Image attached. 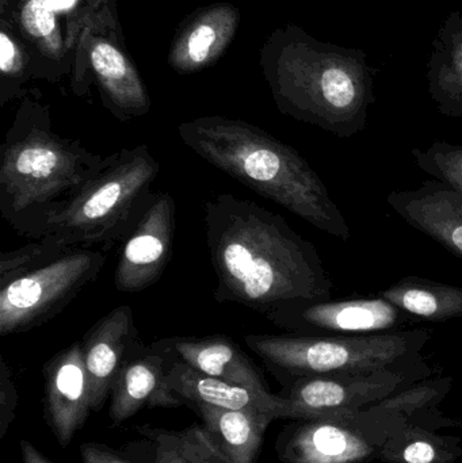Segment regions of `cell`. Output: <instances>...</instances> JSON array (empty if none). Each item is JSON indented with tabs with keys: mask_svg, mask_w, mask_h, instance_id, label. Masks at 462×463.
Returning <instances> with one entry per match:
<instances>
[{
	"mask_svg": "<svg viewBox=\"0 0 462 463\" xmlns=\"http://www.w3.org/2000/svg\"><path fill=\"white\" fill-rule=\"evenodd\" d=\"M214 298L266 316L295 302L323 301L334 282L316 247L287 220L227 193L205 203Z\"/></svg>",
	"mask_w": 462,
	"mask_h": 463,
	"instance_id": "cell-1",
	"label": "cell"
},
{
	"mask_svg": "<svg viewBox=\"0 0 462 463\" xmlns=\"http://www.w3.org/2000/svg\"><path fill=\"white\" fill-rule=\"evenodd\" d=\"M260 68L277 109L338 138L360 135L376 100L377 70L363 49L317 40L297 24L269 35Z\"/></svg>",
	"mask_w": 462,
	"mask_h": 463,
	"instance_id": "cell-2",
	"label": "cell"
},
{
	"mask_svg": "<svg viewBox=\"0 0 462 463\" xmlns=\"http://www.w3.org/2000/svg\"><path fill=\"white\" fill-rule=\"evenodd\" d=\"M184 146L217 170L278 203L320 232L342 241L352 230L322 176L288 144L262 128L222 116L182 122Z\"/></svg>",
	"mask_w": 462,
	"mask_h": 463,
	"instance_id": "cell-3",
	"label": "cell"
},
{
	"mask_svg": "<svg viewBox=\"0 0 462 463\" xmlns=\"http://www.w3.org/2000/svg\"><path fill=\"white\" fill-rule=\"evenodd\" d=\"M103 162L80 141L57 135L49 106L29 90L0 151V216L19 236L42 239L48 220Z\"/></svg>",
	"mask_w": 462,
	"mask_h": 463,
	"instance_id": "cell-4",
	"label": "cell"
},
{
	"mask_svg": "<svg viewBox=\"0 0 462 463\" xmlns=\"http://www.w3.org/2000/svg\"><path fill=\"white\" fill-rule=\"evenodd\" d=\"M160 165L140 144L105 157L100 170L46 222L43 237L70 247L124 241L152 194Z\"/></svg>",
	"mask_w": 462,
	"mask_h": 463,
	"instance_id": "cell-5",
	"label": "cell"
},
{
	"mask_svg": "<svg viewBox=\"0 0 462 463\" xmlns=\"http://www.w3.org/2000/svg\"><path fill=\"white\" fill-rule=\"evenodd\" d=\"M431 339L425 328L358 336L246 335L244 343L285 381L317 375L373 372L425 361Z\"/></svg>",
	"mask_w": 462,
	"mask_h": 463,
	"instance_id": "cell-6",
	"label": "cell"
},
{
	"mask_svg": "<svg viewBox=\"0 0 462 463\" xmlns=\"http://www.w3.org/2000/svg\"><path fill=\"white\" fill-rule=\"evenodd\" d=\"M108 247H76L0 285V336L22 334L61 313L99 277Z\"/></svg>",
	"mask_w": 462,
	"mask_h": 463,
	"instance_id": "cell-7",
	"label": "cell"
},
{
	"mask_svg": "<svg viewBox=\"0 0 462 463\" xmlns=\"http://www.w3.org/2000/svg\"><path fill=\"white\" fill-rule=\"evenodd\" d=\"M297 421L277 440V453L285 463L372 461L404 424L399 416L374 407L323 413Z\"/></svg>",
	"mask_w": 462,
	"mask_h": 463,
	"instance_id": "cell-8",
	"label": "cell"
},
{
	"mask_svg": "<svg viewBox=\"0 0 462 463\" xmlns=\"http://www.w3.org/2000/svg\"><path fill=\"white\" fill-rule=\"evenodd\" d=\"M431 373L426 361H420L373 372L296 378L288 381L281 396L288 404L287 419L300 420L323 413L366 410L430 378Z\"/></svg>",
	"mask_w": 462,
	"mask_h": 463,
	"instance_id": "cell-9",
	"label": "cell"
},
{
	"mask_svg": "<svg viewBox=\"0 0 462 463\" xmlns=\"http://www.w3.org/2000/svg\"><path fill=\"white\" fill-rule=\"evenodd\" d=\"M296 336H358L410 329L418 320L382 297L295 302L265 316Z\"/></svg>",
	"mask_w": 462,
	"mask_h": 463,
	"instance_id": "cell-10",
	"label": "cell"
},
{
	"mask_svg": "<svg viewBox=\"0 0 462 463\" xmlns=\"http://www.w3.org/2000/svg\"><path fill=\"white\" fill-rule=\"evenodd\" d=\"M113 29H87L81 34L73 61L72 89L86 94V70L94 75L105 108L122 122L146 116L151 110V98L132 60L119 48L117 37L108 35ZM75 54V56H76Z\"/></svg>",
	"mask_w": 462,
	"mask_h": 463,
	"instance_id": "cell-11",
	"label": "cell"
},
{
	"mask_svg": "<svg viewBox=\"0 0 462 463\" xmlns=\"http://www.w3.org/2000/svg\"><path fill=\"white\" fill-rule=\"evenodd\" d=\"M175 201L168 193H152L133 230L122 245L114 271L121 293H140L162 278L175 236Z\"/></svg>",
	"mask_w": 462,
	"mask_h": 463,
	"instance_id": "cell-12",
	"label": "cell"
},
{
	"mask_svg": "<svg viewBox=\"0 0 462 463\" xmlns=\"http://www.w3.org/2000/svg\"><path fill=\"white\" fill-rule=\"evenodd\" d=\"M43 375L46 420L60 445L65 448L92 412L91 386L81 342H73L56 354L43 367Z\"/></svg>",
	"mask_w": 462,
	"mask_h": 463,
	"instance_id": "cell-13",
	"label": "cell"
},
{
	"mask_svg": "<svg viewBox=\"0 0 462 463\" xmlns=\"http://www.w3.org/2000/svg\"><path fill=\"white\" fill-rule=\"evenodd\" d=\"M80 342L91 386L92 411L98 412L105 405L119 370L141 345L132 307H114Z\"/></svg>",
	"mask_w": 462,
	"mask_h": 463,
	"instance_id": "cell-14",
	"label": "cell"
},
{
	"mask_svg": "<svg viewBox=\"0 0 462 463\" xmlns=\"http://www.w3.org/2000/svg\"><path fill=\"white\" fill-rule=\"evenodd\" d=\"M240 11L231 3H214L190 14L171 43L168 64L181 75H192L222 59L238 33Z\"/></svg>",
	"mask_w": 462,
	"mask_h": 463,
	"instance_id": "cell-15",
	"label": "cell"
},
{
	"mask_svg": "<svg viewBox=\"0 0 462 463\" xmlns=\"http://www.w3.org/2000/svg\"><path fill=\"white\" fill-rule=\"evenodd\" d=\"M387 203L407 224L462 259V198L452 187L426 181L415 189L395 190Z\"/></svg>",
	"mask_w": 462,
	"mask_h": 463,
	"instance_id": "cell-16",
	"label": "cell"
},
{
	"mask_svg": "<svg viewBox=\"0 0 462 463\" xmlns=\"http://www.w3.org/2000/svg\"><path fill=\"white\" fill-rule=\"evenodd\" d=\"M170 358L141 343L119 370L110 392V418L116 424L144 408H175L184 400L171 391L165 381Z\"/></svg>",
	"mask_w": 462,
	"mask_h": 463,
	"instance_id": "cell-17",
	"label": "cell"
},
{
	"mask_svg": "<svg viewBox=\"0 0 462 463\" xmlns=\"http://www.w3.org/2000/svg\"><path fill=\"white\" fill-rule=\"evenodd\" d=\"M151 347L209 377L269 391L262 372L230 337H170L152 343Z\"/></svg>",
	"mask_w": 462,
	"mask_h": 463,
	"instance_id": "cell-18",
	"label": "cell"
},
{
	"mask_svg": "<svg viewBox=\"0 0 462 463\" xmlns=\"http://www.w3.org/2000/svg\"><path fill=\"white\" fill-rule=\"evenodd\" d=\"M165 381L174 393L178 394L184 402H193L194 405H209L220 410L246 412L274 413L278 419H287L288 404L281 394L277 396L269 391H258L209 377L176 359L170 358Z\"/></svg>",
	"mask_w": 462,
	"mask_h": 463,
	"instance_id": "cell-19",
	"label": "cell"
},
{
	"mask_svg": "<svg viewBox=\"0 0 462 463\" xmlns=\"http://www.w3.org/2000/svg\"><path fill=\"white\" fill-rule=\"evenodd\" d=\"M428 91L437 110L462 118V14L452 11L433 40L426 70Z\"/></svg>",
	"mask_w": 462,
	"mask_h": 463,
	"instance_id": "cell-20",
	"label": "cell"
},
{
	"mask_svg": "<svg viewBox=\"0 0 462 463\" xmlns=\"http://www.w3.org/2000/svg\"><path fill=\"white\" fill-rule=\"evenodd\" d=\"M195 407L212 445L230 463H254L266 429L278 419L274 413L220 410L209 405Z\"/></svg>",
	"mask_w": 462,
	"mask_h": 463,
	"instance_id": "cell-21",
	"label": "cell"
},
{
	"mask_svg": "<svg viewBox=\"0 0 462 463\" xmlns=\"http://www.w3.org/2000/svg\"><path fill=\"white\" fill-rule=\"evenodd\" d=\"M11 21L43 61L49 62L52 81L59 80L73 64L68 57L76 54L70 38L64 34L61 18L45 0H16L15 7L11 11Z\"/></svg>",
	"mask_w": 462,
	"mask_h": 463,
	"instance_id": "cell-22",
	"label": "cell"
},
{
	"mask_svg": "<svg viewBox=\"0 0 462 463\" xmlns=\"http://www.w3.org/2000/svg\"><path fill=\"white\" fill-rule=\"evenodd\" d=\"M379 296L418 321L444 323L462 318V288L458 286L410 275Z\"/></svg>",
	"mask_w": 462,
	"mask_h": 463,
	"instance_id": "cell-23",
	"label": "cell"
},
{
	"mask_svg": "<svg viewBox=\"0 0 462 463\" xmlns=\"http://www.w3.org/2000/svg\"><path fill=\"white\" fill-rule=\"evenodd\" d=\"M450 388L452 380L449 377L426 378L372 407L399 416L407 426L438 431L444 427L452 426V420L437 410Z\"/></svg>",
	"mask_w": 462,
	"mask_h": 463,
	"instance_id": "cell-24",
	"label": "cell"
},
{
	"mask_svg": "<svg viewBox=\"0 0 462 463\" xmlns=\"http://www.w3.org/2000/svg\"><path fill=\"white\" fill-rule=\"evenodd\" d=\"M461 440L437 431L403 424L382 446L377 459L388 463H455Z\"/></svg>",
	"mask_w": 462,
	"mask_h": 463,
	"instance_id": "cell-25",
	"label": "cell"
},
{
	"mask_svg": "<svg viewBox=\"0 0 462 463\" xmlns=\"http://www.w3.org/2000/svg\"><path fill=\"white\" fill-rule=\"evenodd\" d=\"M24 38H19L13 21L2 16L0 27V106L11 100L22 99L29 90L24 86L33 78H40V71L34 64Z\"/></svg>",
	"mask_w": 462,
	"mask_h": 463,
	"instance_id": "cell-26",
	"label": "cell"
},
{
	"mask_svg": "<svg viewBox=\"0 0 462 463\" xmlns=\"http://www.w3.org/2000/svg\"><path fill=\"white\" fill-rule=\"evenodd\" d=\"M411 157L420 170L452 187L462 198V144L434 141L412 148Z\"/></svg>",
	"mask_w": 462,
	"mask_h": 463,
	"instance_id": "cell-27",
	"label": "cell"
},
{
	"mask_svg": "<svg viewBox=\"0 0 462 463\" xmlns=\"http://www.w3.org/2000/svg\"><path fill=\"white\" fill-rule=\"evenodd\" d=\"M73 248L76 247H70L53 237L45 236L18 250L3 252L0 256V285L56 260Z\"/></svg>",
	"mask_w": 462,
	"mask_h": 463,
	"instance_id": "cell-28",
	"label": "cell"
},
{
	"mask_svg": "<svg viewBox=\"0 0 462 463\" xmlns=\"http://www.w3.org/2000/svg\"><path fill=\"white\" fill-rule=\"evenodd\" d=\"M140 432L149 439L160 438V439L167 440L179 451L187 463H230L212 445L203 426L190 427L179 434L151 429H143L140 430Z\"/></svg>",
	"mask_w": 462,
	"mask_h": 463,
	"instance_id": "cell-29",
	"label": "cell"
},
{
	"mask_svg": "<svg viewBox=\"0 0 462 463\" xmlns=\"http://www.w3.org/2000/svg\"><path fill=\"white\" fill-rule=\"evenodd\" d=\"M18 392L5 358H0V439L7 434L15 418Z\"/></svg>",
	"mask_w": 462,
	"mask_h": 463,
	"instance_id": "cell-30",
	"label": "cell"
},
{
	"mask_svg": "<svg viewBox=\"0 0 462 463\" xmlns=\"http://www.w3.org/2000/svg\"><path fill=\"white\" fill-rule=\"evenodd\" d=\"M80 456L83 463H132L127 461L111 449L97 443H84L80 446Z\"/></svg>",
	"mask_w": 462,
	"mask_h": 463,
	"instance_id": "cell-31",
	"label": "cell"
},
{
	"mask_svg": "<svg viewBox=\"0 0 462 463\" xmlns=\"http://www.w3.org/2000/svg\"><path fill=\"white\" fill-rule=\"evenodd\" d=\"M151 440L156 443L155 463H187L179 451L167 440L160 439V438H151Z\"/></svg>",
	"mask_w": 462,
	"mask_h": 463,
	"instance_id": "cell-32",
	"label": "cell"
},
{
	"mask_svg": "<svg viewBox=\"0 0 462 463\" xmlns=\"http://www.w3.org/2000/svg\"><path fill=\"white\" fill-rule=\"evenodd\" d=\"M21 453L24 463H53L27 440H21Z\"/></svg>",
	"mask_w": 462,
	"mask_h": 463,
	"instance_id": "cell-33",
	"label": "cell"
}]
</instances>
